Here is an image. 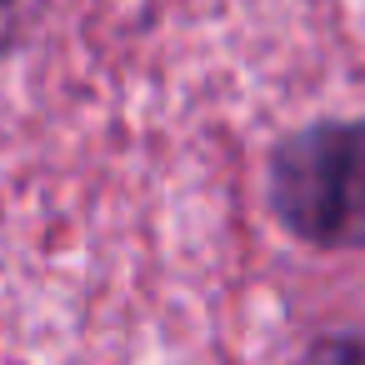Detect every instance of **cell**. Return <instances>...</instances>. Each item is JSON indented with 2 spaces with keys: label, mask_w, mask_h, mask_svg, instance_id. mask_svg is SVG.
<instances>
[{
  "label": "cell",
  "mask_w": 365,
  "mask_h": 365,
  "mask_svg": "<svg viewBox=\"0 0 365 365\" xmlns=\"http://www.w3.org/2000/svg\"><path fill=\"white\" fill-rule=\"evenodd\" d=\"M270 215L315 250H365V120H310L265 165Z\"/></svg>",
  "instance_id": "obj_1"
},
{
  "label": "cell",
  "mask_w": 365,
  "mask_h": 365,
  "mask_svg": "<svg viewBox=\"0 0 365 365\" xmlns=\"http://www.w3.org/2000/svg\"><path fill=\"white\" fill-rule=\"evenodd\" d=\"M36 11H41V0H0V56L11 46H21V36L31 31Z\"/></svg>",
  "instance_id": "obj_2"
},
{
  "label": "cell",
  "mask_w": 365,
  "mask_h": 365,
  "mask_svg": "<svg viewBox=\"0 0 365 365\" xmlns=\"http://www.w3.org/2000/svg\"><path fill=\"white\" fill-rule=\"evenodd\" d=\"M310 365H365V330L330 335L325 345H315V360Z\"/></svg>",
  "instance_id": "obj_3"
}]
</instances>
